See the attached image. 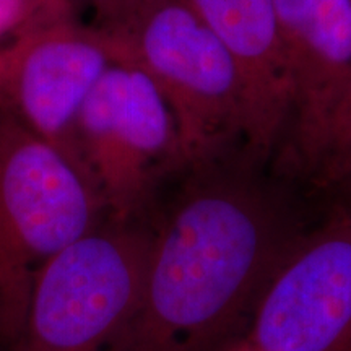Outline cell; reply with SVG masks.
Returning a JSON list of instances; mask_svg holds the SVG:
<instances>
[{
	"label": "cell",
	"mask_w": 351,
	"mask_h": 351,
	"mask_svg": "<svg viewBox=\"0 0 351 351\" xmlns=\"http://www.w3.org/2000/svg\"><path fill=\"white\" fill-rule=\"evenodd\" d=\"M304 176L247 147L191 160L168 176L142 295L109 351H226L300 243Z\"/></svg>",
	"instance_id": "cell-1"
},
{
	"label": "cell",
	"mask_w": 351,
	"mask_h": 351,
	"mask_svg": "<svg viewBox=\"0 0 351 351\" xmlns=\"http://www.w3.org/2000/svg\"><path fill=\"white\" fill-rule=\"evenodd\" d=\"M114 60L155 82L173 111L184 163L247 147V104L238 65L182 0H138L98 28Z\"/></svg>",
	"instance_id": "cell-2"
},
{
	"label": "cell",
	"mask_w": 351,
	"mask_h": 351,
	"mask_svg": "<svg viewBox=\"0 0 351 351\" xmlns=\"http://www.w3.org/2000/svg\"><path fill=\"white\" fill-rule=\"evenodd\" d=\"M109 218L75 160L0 106V340L19 332L39 269Z\"/></svg>",
	"instance_id": "cell-3"
},
{
	"label": "cell",
	"mask_w": 351,
	"mask_h": 351,
	"mask_svg": "<svg viewBox=\"0 0 351 351\" xmlns=\"http://www.w3.org/2000/svg\"><path fill=\"white\" fill-rule=\"evenodd\" d=\"M150 217L106 218L39 269L7 351H109L142 295Z\"/></svg>",
	"instance_id": "cell-4"
},
{
	"label": "cell",
	"mask_w": 351,
	"mask_h": 351,
	"mask_svg": "<svg viewBox=\"0 0 351 351\" xmlns=\"http://www.w3.org/2000/svg\"><path fill=\"white\" fill-rule=\"evenodd\" d=\"M73 158L111 218L147 217L168 176L184 165L168 101L147 73L114 62L78 112Z\"/></svg>",
	"instance_id": "cell-5"
},
{
	"label": "cell",
	"mask_w": 351,
	"mask_h": 351,
	"mask_svg": "<svg viewBox=\"0 0 351 351\" xmlns=\"http://www.w3.org/2000/svg\"><path fill=\"white\" fill-rule=\"evenodd\" d=\"M256 351H351V204L315 221L276 270L254 314Z\"/></svg>",
	"instance_id": "cell-6"
},
{
	"label": "cell",
	"mask_w": 351,
	"mask_h": 351,
	"mask_svg": "<svg viewBox=\"0 0 351 351\" xmlns=\"http://www.w3.org/2000/svg\"><path fill=\"white\" fill-rule=\"evenodd\" d=\"M114 62L108 38L78 25L72 10L38 16L0 46V106L75 160L77 116Z\"/></svg>",
	"instance_id": "cell-7"
},
{
	"label": "cell",
	"mask_w": 351,
	"mask_h": 351,
	"mask_svg": "<svg viewBox=\"0 0 351 351\" xmlns=\"http://www.w3.org/2000/svg\"><path fill=\"white\" fill-rule=\"evenodd\" d=\"M293 83L282 156L311 181L333 119L351 96V0H274Z\"/></svg>",
	"instance_id": "cell-8"
},
{
	"label": "cell",
	"mask_w": 351,
	"mask_h": 351,
	"mask_svg": "<svg viewBox=\"0 0 351 351\" xmlns=\"http://www.w3.org/2000/svg\"><path fill=\"white\" fill-rule=\"evenodd\" d=\"M238 65L247 104V148L275 158L287 145L293 83L274 0H182Z\"/></svg>",
	"instance_id": "cell-9"
},
{
	"label": "cell",
	"mask_w": 351,
	"mask_h": 351,
	"mask_svg": "<svg viewBox=\"0 0 351 351\" xmlns=\"http://www.w3.org/2000/svg\"><path fill=\"white\" fill-rule=\"evenodd\" d=\"M311 181L315 187H339L351 202V96L328 129L315 160Z\"/></svg>",
	"instance_id": "cell-10"
},
{
	"label": "cell",
	"mask_w": 351,
	"mask_h": 351,
	"mask_svg": "<svg viewBox=\"0 0 351 351\" xmlns=\"http://www.w3.org/2000/svg\"><path fill=\"white\" fill-rule=\"evenodd\" d=\"M33 20L32 0H0V46L12 41Z\"/></svg>",
	"instance_id": "cell-11"
},
{
	"label": "cell",
	"mask_w": 351,
	"mask_h": 351,
	"mask_svg": "<svg viewBox=\"0 0 351 351\" xmlns=\"http://www.w3.org/2000/svg\"><path fill=\"white\" fill-rule=\"evenodd\" d=\"M88 2L95 8L96 16H98L99 25L96 28H104L119 20L138 0H88Z\"/></svg>",
	"instance_id": "cell-12"
},
{
	"label": "cell",
	"mask_w": 351,
	"mask_h": 351,
	"mask_svg": "<svg viewBox=\"0 0 351 351\" xmlns=\"http://www.w3.org/2000/svg\"><path fill=\"white\" fill-rule=\"evenodd\" d=\"M32 7H33L34 19L47 15V13L72 10V7H70V0H32Z\"/></svg>",
	"instance_id": "cell-13"
}]
</instances>
